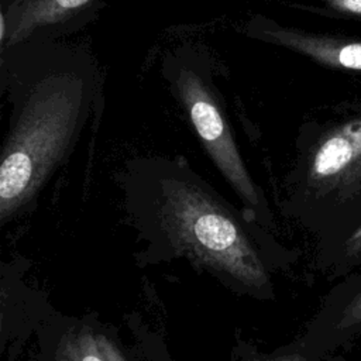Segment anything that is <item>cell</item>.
I'll return each instance as SVG.
<instances>
[{
	"label": "cell",
	"instance_id": "cell-5",
	"mask_svg": "<svg viewBox=\"0 0 361 361\" xmlns=\"http://www.w3.org/2000/svg\"><path fill=\"white\" fill-rule=\"evenodd\" d=\"M99 0H10L1 8V51L16 45L54 39L89 17Z\"/></svg>",
	"mask_w": 361,
	"mask_h": 361
},
{
	"label": "cell",
	"instance_id": "cell-6",
	"mask_svg": "<svg viewBox=\"0 0 361 361\" xmlns=\"http://www.w3.org/2000/svg\"><path fill=\"white\" fill-rule=\"evenodd\" d=\"M303 338L323 357L361 338V269L330 289Z\"/></svg>",
	"mask_w": 361,
	"mask_h": 361
},
{
	"label": "cell",
	"instance_id": "cell-2",
	"mask_svg": "<svg viewBox=\"0 0 361 361\" xmlns=\"http://www.w3.org/2000/svg\"><path fill=\"white\" fill-rule=\"evenodd\" d=\"M142 180L172 247L206 269L254 293L269 292V275L243 219L180 161L142 164Z\"/></svg>",
	"mask_w": 361,
	"mask_h": 361
},
{
	"label": "cell",
	"instance_id": "cell-7",
	"mask_svg": "<svg viewBox=\"0 0 361 361\" xmlns=\"http://www.w3.org/2000/svg\"><path fill=\"white\" fill-rule=\"evenodd\" d=\"M248 32L261 41L285 47L307 58L338 69L361 72V41L283 27L264 17L248 24Z\"/></svg>",
	"mask_w": 361,
	"mask_h": 361
},
{
	"label": "cell",
	"instance_id": "cell-12",
	"mask_svg": "<svg viewBox=\"0 0 361 361\" xmlns=\"http://www.w3.org/2000/svg\"><path fill=\"white\" fill-rule=\"evenodd\" d=\"M99 341H100L102 350H103L104 355L109 358V361H127L123 357V354L120 353V350L116 347V344L113 341H110L107 337L99 336Z\"/></svg>",
	"mask_w": 361,
	"mask_h": 361
},
{
	"label": "cell",
	"instance_id": "cell-1",
	"mask_svg": "<svg viewBox=\"0 0 361 361\" xmlns=\"http://www.w3.org/2000/svg\"><path fill=\"white\" fill-rule=\"evenodd\" d=\"M1 73L11 104L0 159V220L6 223L68 159L102 85L89 52L52 39L3 49Z\"/></svg>",
	"mask_w": 361,
	"mask_h": 361
},
{
	"label": "cell",
	"instance_id": "cell-11",
	"mask_svg": "<svg viewBox=\"0 0 361 361\" xmlns=\"http://www.w3.org/2000/svg\"><path fill=\"white\" fill-rule=\"evenodd\" d=\"M323 6L345 16L361 18V0H317Z\"/></svg>",
	"mask_w": 361,
	"mask_h": 361
},
{
	"label": "cell",
	"instance_id": "cell-3",
	"mask_svg": "<svg viewBox=\"0 0 361 361\" xmlns=\"http://www.w3.org/2000/svg\"><path fill=\"white\" fill-rule=\"evenodd\" d=\"M169 80L213 164L243 200L251 220H257L267 210L265 200L245 168L214 87L183 55L171 62Z\"/></svg>",
	"mask_w": 361,
	"mask_h": 361
},
{
	"label": "cell",
	"instance_id": "cell-8",
	"mask_svg": "<svg viewBox=\"0 0 361 361\" xmlns=\"http://www.w3.org/2000/svg\"><path fill=\"white\" fill-rule=\"evenodd\" d=\"M322 264L334 279L361 269V224L338 244L322 252Z\"/></svg>",
	"mask_w": 361,
	"mask_h": 361
},
{
	"label": "cell",
	"instance_id": "cell-4",
	"mask_svg": "<svg viewBox=\"0 0 361 361\" xmlns=\"http://www.w3.org/2000/svg\"><path fill=\"white\" fill-rule=\"evenodd\" d=\"M361 175V120L344 123L327 131L307 158L306 185L314 199L337 193L333 219L323 252L348 234L347 206L357 196V178Z\"/></svg>",
	"mask_w": 361,
	"mask_h": 361
},
{
	"label": "cell",
	"instance_id": "cell-13",
	"mask_svg": "<svg viewBox=\"0 0 361 361\" xmlns=\"http://www.w3.org/2000/svg\"><path fill=\"white\" fill-rule=\"evenodd\" d=\"M59 361H61V360H59Z\"/></svg>",
	"mask_w": 361,
	"mask_h": 361
},
{
	"label": "cell",
	"instance_id": "cell-9",
	"mask_svg": "<svg viewBox=\"0 0 361 361\" xmlns=\"http://www.w3.org/2000/svg\"><path fill=\"white\" fill-rule=\"evenodd\" d=\"M61 361H109V358L102 350L99 336L80 330L68 340Z\"/></svg>",
	"mask_w": 361,
	"mask_h": 361
},
{
	"label": "cell",
	"instance_id": "cell-10",
	"mask_svg": "<svg viewBox=\"0 0 361 361\" xmlns=\"http://www.w3.org/2000/svg\"><path fill=\"white\" fill-rule=\"evenodd\" d=\"M323 355L316 353L307 345L302 337L296 344L288 347L286 350L278 351L272 355H261L250 361H322Z\"/></svg>",
	"mask_w": 361,
	"mask_h": 361
}]
</instances>
